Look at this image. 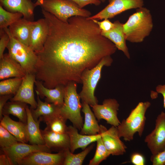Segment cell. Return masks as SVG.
I'll use <instances>...</instances> for the list:
<instances>
[{
	"label": "cell",
	"instance_id": "cell-26",
	"mask_svg": "<svg viewBox=\"0 0 165 165\" xmlns=\"http://www.w3.org/2000/svg\"><path fill=\"white\" fill-rule=\"evenodd\" d=\"M26 110L27 115V130L28 141L31 144L44 145L45 143L39 129L40 120L36 121L32 116L30 109L27 105Z\"/></svg>",
	"mask_w": 165,
	"mask_h": 165
},
{
	"label": "cell",
	"instance_id": "cell-24",
	"mask_svg": "<svg viewBox=\"0 0 165 165\" xmlns=\"http://www.w3.org/2000/svg\"><path fill=\"white\" fill-rule=\"evenodd\" d=\"M37 95V105L35 109L30 108L32 116L36 121H41L45 118L60 114V107L55 104L47 102H43L40 100L38 93Z\"/></svg>",
	"mask_w": 165,
	"mask_h": 165
},
{
	"label": "cell",
	"instance_id": "cell-37",
	"mask_svg": "<svg viewBox=\"0 0 165 165\" xmlns=\"http://www.w3.org/2000/svg\"><path fill=\"white\" fill-rule=\"evenodd\" d=\"M131 163L134 165H144L145 159L143 155L139 153L134 152L130 157Z\"/></svg>",
	"mask_w": 165,
	"mask_h": 165
},
{
	"label": "cell",
	"instance_id": "cell-17",
	"mask_svg": "<svg viewBox=\"0 0 165 165\" xmlns=\"http://www.w3.org/2000/svg\"><path fill=\"white\" fill-rule=\"evenodd\" d=\"M36 92L41 98L46 97V102L53 104L61 108L64 103L65 86L59 85L53 89L45 87L40 81L36 80Z\"/></svg>",
	"mask_w": 165,
	"mask_h": 165
},
{
	"label": "cell",
	"instance_id": "cell-11",
	"mask_svg": "<svg viewBox=\"0 0 165 165\" xmlns=\"http://www.w3.org/2000/svg\"><path fill=\"white\" fill-rule=\"evenodd\" d=\"M98 121L105 120L107 123L117 127L120 123L117 116L119 105L113 98L105 99L102 105L98 104L90 106Z\"/></svg>",
	"mask_w": 165,
	"mask_h": 165
},
{
	"label": "cell",
	"instance_id": "cell-27",
	"mask_svg": "<svg viewBox=\"0 0 165 165\" xmlns=\"http://www.w3.org/2000/svg\"><path fill=\"white\" fill-rule=\"evenodd\" d=\"M26 103L19 101H11L7 102L2 110V115H12L17 117L19 121L27 123V115Z\"/></svg>",
	"mask_w": 165,
	"mask_h": 165
},
{
	"label": "cell",
	"instance_id": "cell-34",
	"mask_svg": "<svg viewBox=\"0 0 165 165\" xmlns=\"http://www.w3.org/2000/svg\"><path fill=\"white\" fill-rule=\"evenodd\" d=\"M0 59L3 55L4 52L10 41V38L7 33L3 29H0Z\"/></svg>",
	"mask_w": 165,
	"mask_h": 165
},
{
	"label": "cell",
	"instance_id": "cell-25",
	"mask_svg": "<svg viewBox=\"0 0 165 165\" xmlns=\"http://www.w3.org/2000/svg\"><path fill=\"white\" fill-rule=\"evenodd\" d=\"M88 104L82 102V111L84 114V121L80 134L93 135L99 134L100 125L98 123L96 117Z\"/></svg>",
	"mask_w": 165,
	"mask_h": 165
},
{
	"label": "cell",
	"instance_id": "cell-1",
	"mask_svg": "<svg viewBox=\"0 0 165 165\" xmlns=\"http://www.w3.org/2000/svg\"><path fill=\"white\" fill-rule=\"evenodd\" d=\"M42 13L49 32L43 49L36 53L35 75L45 87L53 89L71 82L82 83L84 70L93 68L104 57L116 51L115 45L101 34L93 20L75 16L65 22L43 9Z\"/></svg>",
	"mask_w": 165,
	"mask_h": 165
},
{
	"label": "cell",
	"instance_id": "cell-16",
	"mask_svg": "<svg viewBox=\"0 0 165 165\" xmlns=\"http://www.w3.org/2000/svg\"><path fill=\"white\" fill-rule=\"evenodd\" d=\"M45 145L51 151L58 152L70 149L68 134L41 130Z\"/></svg>",
	"mask_w": 165,
	"mask_h": 165
},
{
	"label": "cell",
	"instance_id": "cell-9",
	"mask_svg": "<svg viewBox=\"0 0 165 165\" xmlns=\"http://www.w3.org/2000/svg\"><path fill=\"white\" fill-rule=\"evenodd\" d=\"M152 155L165 148V113L162 112L157 117L154 129L144 140Z\"/></svg>",
	"mask_w": 165,
	"mask_h": 165
},
{
	"label": "cell",
	"instance_id": "cell-12",
	"mask_svg": "<svg viewBox=\"0 0 165 165\" xmlns=\"http://www.w3.org/2000/svg\"><path fill=\"white\" fill-rule=\"evenodd\" d=\"M99 133L104 145L111 155H121L126 152L127 147L120 139L117 127L112 126L107 129L105 126L100 125Z\"/></svg>",
	"mask_w": 165,
	"mask_h": 165
},
{
	"label": "cell",
	"instance_id": "cell-28",
	"mask_svg": "<svg viewBox=\"0 0 165 165\" xmlns=\"http://www.w3.org/2000/svg\"><path fill=\"white\" fill-rule=\"evenodd\" d=\"M66 120L61 114L44 119L46 125L45 129L46 130L64 134L67 133L68 127L66 124Z\"/></svg>",
	"mask_w": 165,
	"mask_h": 165
},
{
	"label": "cell",
	"instance_id": "cell-7",
	"mask_svg": "<svg viewBox=\"0 0 165 165\" xmlns=\"http://www.w3.org/2000/svg\"><path fill=\"white\" fill-rule=\"evenodd\" d=\"M40 6L42 9L65 22H67L68 19L72 16L88 17L91 15L89 11L79 8L70 0H43Z\"/></svg>",
	"mask_w": 165,
	"mask_h": 165
},
{
	"label": "cell",
	"instance_id": "cell-36",
	"mask_svg": "<svg viewBox=\"0 0 165 165\" xmlns=\"http://www.w3.org/2000/svg\"><path fill=\"white\" fill-rule=\"evenodd\" d=\"M98 25L100 29L102 31H107L112 28L114 25V23L111 22L108 19H105L101 21H99L95 19H92Z\"/></svg>",
	"mask_w": 165,
	"mask_h": 165
},
{
	"label": "cell",
	"instance_id": "cell-30",
	"mask_svg": "<svg viewBox=\"0 0 165 165\" xmlns=\"http://www.w3.org/2000/svg\"><path fill=\"white\" fill-rule=\"evenodd\" d=\"M23 78L14 77L2 80L0 82V95L8 94L14 95L21 84Z\"/></svg>",
	"mask_w": 165,
	"mask_h": 165
},
{
	"label": "cell",
	"instance_id": "cell-14",
	"mask_svg": "<svg viewBox=\"0 0 165 165\" xmlns=\"http://www.w3.org/2000/svg\"><path fill=\"white\" fill-rule=\"evenodd\" d=\"M49 32L48 23L45 18L33 21L29 38V47L35 53L43 49Z\"/></svg>",
	"mask_w": 165,
	"mask_h": 165
},
{
	"label": "cell",
	"instance_id": "cell-10",
	"mask_svg": "<svg viewBox=\"0 0 165 165\" xmlns=\"http://www.w3.org/2000/svg\"><path fill=\"white\" fill-rule=\"evenodd\" d=\"M1 150L7 156L12 165H19L24 158L32 153L40 151L50 153L52 152L45 145H29L19 142L9 147L1 148Z\"/></svg>",
	"mask_w": 165,
	"mask_h": 165
},
{
	"label": "cell",
	"instance_id": "cell-38",
	"mask_svg": "<svg viewBox=\"0 0 165 165\" xmlns=\"http://www.w3.org/2000/svg\"><path fill=\"white\" fill-rule=\"evenodd\" d=\"M76 4L79 7L82 8L89 4H94L96 6H98L100 4L101 1L100 0H70Z\"/></svg>",
	"mask_w": 165,
	"mask_h": 165
},
{
	"label": "cell",
	"instance_id": "cell-18",
	"mask_svg": "<svg viewBox=\"0 0 165 165\" xmlns=\"http://www.w3.org/2000/svg\"><path fill=\"white\" fill-rule=\"evenodd\" d=\"M0 80L11 77H24L26 73L20 64L9 54L0 59Z\"/></svg>",
	"mask_w": 165,
	"mask_h": 165
},
{
	"label": "cell",
	"instance_id": "cell-20",
	"mask_svg": "<svg viewBox=\"0 0 165 165\" xmlns=\"http://www.w3.org/2000/svg\"><path fill=\"white\" fill-rule=\"evenodd\" d=\"M67 133L70 138V150L73 153L79 148H81L82 150H84L90 144L96 141L101 137L100 133L93 135L79 134L78 129L73 126L71 125L68 127Z\"/></svg>",
	"mask_w": 165,
	"mask_h": 165
},
{
	"label": "cell",
	"instance_id": "cell-15",
	"mask_svg": "<svg viewBox=\"0 0 165 165\" xmlns=\"http://www.w3.org/2000/svg\"><path fill=\"white\" fill-rule=\"evenodd\" d=\"M36 80L35 75L27 73L23 78L21 84L16 94L10 99L11 101H19L28 104L32 109H35L37 102L34 92V86Z\"/></svg>",
	"mask_w": 165,
	"mask_h": 165
},
{
	"label": "cell",
	"instance_id": "cell-43",
	"mask_svg": "<svg viewBox=\"0 0 165 165\" xmlns=\"http://www.w3.org/2000/svg\"><path fill=\"white\" fill-rule=\"evenodd\" d=\"M100 0L101 1V2H104L105 1V0Z\"/></svg>",
	"mask_w": 165,
	"mask_h": 165
},
{
	"label": "cell",
	"instance_id": "cell-35",
	"mask_svg": "<svg viewBox=\"0 0 165 165\" xmlns=\"http://www.w3.org/2000/svg\"><path fill=\"white\" fill-rule=\"evenodd\" d=\"M150 160L153 165H165V148L156 155H152Z\"/></svg>",
	"mask_w": 165,
	"mask_h": 165
},
{
	"label": "cell",
	"instance_id": "cell-19",
	"mask_svg": "<svg viewBox=\"0 0 165 165\" xmlns=\"http://www.w3.org/2000/svg\"><path fill=\"white\" fill-rule=\"evenodd\" d=\"M1 4L9 11L21 13L23 18L33 21L34 11L37 6L31 0H0Z\"/></svg>",
	"mask_w": 165,
	"mask_h": 165
},
{
	"label": "cell",
	"instance_id": "cell-13",
	"mask_svg": "<svg viewBox=\"0 0 165 165\" xmlns=\"http://www.w3.org/2000/svg\"><path fill=\"white\" fill-rule=\"evenodd\" d=\"M65 151L55 154L42 151L35 152L24 158L19 165H63Z\"/></svg>",
	"mask_w": 165,
	"mask_h": 165
},
{
	"label": "cell",
	"instance_id": "cell-23",
	"mask_svg": "<svg viewBox=\"0 0 165 165\" xmlns=\"http://www.w3.org/2000/svg\"><path fill=\"white\" fill-rule=\"evenodd\" d=\"M0 124L13 135L19 142L26 143L28 141L27 123L14 121L9 116L5 115L1 120Z\"/></svg>",
	"mask_w": 165,
	"mask_h": 165
},
{
	"label": "cell",
	"instance_id": "cell-31",
	"mask_svg": "<svg viewBox=\"0 0 165 165\" xmlns=\"http://www.w3.org/2000/svg\"><path fill=\"white\" fill-rule=\"evenodd\" d=\"M23 14L19 12H12L5 9L0 6V28H7L13 23L21 18Z\"/></svg>",
	"mask_w": 165,
	"mask_h": 165
},
{
	"label": "cell",
	"instance_id": "cell-4",
	"mask_svg": "<svg viewBox=\"0 0 165 165\" xmlns=\"http://www.w3.org/2000/svg\"><path fill=\"white\" fill-rule=\"evenodd\" d=\"M113 62L111 56L104 57L94 67L86 69L81 76L82 90L79 94L82 102H85L90 106L98 104V100L95 96L94 92L101 76V72L104 66H109Z\"/></svg>",
	"mask_w": 165,
	"mask_h": 165
},
{
	"label": "cell",
	"instance_id": "cell-40",
	"mask_svg": "<svg viewBox=\"0 0 165 165\" xmlns=\"http://www.w3.org/2000/svg\"><path fill=\"white\" fill-rule=\"evenodd\" d=\"M2 152L0 155V165H12L10 160L6 154L2 151Z\"/></svg>",
	"mask_w": 165,
	"mask_h": 165
},
{
	"label": "cell",
	"instance_id": "cell-42",
	"mask_svg": "<svg viewBox=\"0 0 165 165\" xmlns=\"http://www.w3.org/2000/svg\"><path fill=\"white\" fill-rule=\"evenodd\" d=\"M43 1V0H37L36 2L35 3L37 6H41L42 4Z\"/></svg>",
	"mask_w": 165,
	"mask_h": 165
},
{
	"label": "cell",
	"instance_id": "cell-32",
	"mask_svg": "<svg viewBox=\"0 0 165 165\" xmlns=\"http://www.w3.org/2000/svg\"><path fill=\"white\" fill-rule=\"evenodd\" d=\"M96 142L95 153L94 157L90 160L89 165H98L111 155L104 145L101 137Z\"/></svg>",
	"mask_w": 165,
	"mask_h": 165
},
{
	"label": "cell",
	"instance_id": "cell-39",
	"mask_svg": "<svg viewBox=\"0 0 165 165\" xmlns=\"http://www.w3.org/2000/svg\"><path fill=\"white\" fill-rule=\"evenodd\" d=\"M13 94L0 95V120L2 119L3 117L2 110L3 108L7 103V101L12 97Z\"/></svg>",
	"mask_w": 165,
	"mask_h": 165
},
{
	"label": "cell",
	"instance_id": "cell-2",
	"mask_svg": "<svg viewBox=\"0 0 165 165\" xmlns=\"http://www.w3.org/2000/svg\"><path fill=\"white\" fill-rule=\"evenodd\" d=\"M153 28L151 13L149 9L144 7L136 9L123 24L126 40L133 43L142 42L148 36Z\"/></svg>",
	"mask_w": 165,
	"mask_h": 165
},
{
	"label": "cell",
	"instance_id": "cell-3",
	"mask_svg": "<svg viewBox=\"0 0 165 165\" xmlns=\"http://www.w3.org/2000/svg\"><path fill=\"white\" fill-rule=\"evenodd\" d=\"M151 105L149 101L140 102L131 110L128 117L117 127L120 138L122 137L125 141H130L133 139L136 133L140 137L142 136L146 121L145 114Z\"/></svg>",
	"mask_w": 165,
	"mask_h": 165
},
{
	"label": "cell",
	"instance_id": "cell-5",
	"mask_svg": "<svg viewBox=\"0 0 165 165\" xmlns=\"http://www.w3.org/2000/svg\"><path fill=\"white\" fill-rule=\"evenodd\" d=\"M77 83L71 82L65 86L64 103L60 108V114L69 120L79 130L82 128L83 122L81 114L82 104L77 92Z\"/></svg>",
	"mask_w": 165,
	"mask_h": 165
},
{
	"label": "cell",
	"instance_id": "cell-29",
	"mask_svg": "<svg viewBox=\"0 0 165 165\" xmlns=\"http://www.w3.org/2000/svg\"><path fill=\"white\" fill-rule=\"evenodd\" d=\"M94 145L87 147L81 152L73 154L68 149L65 151L63 165H81L87 155L93 149Z\"/></svg>",
	"mask_w": 165,
	"mask_h": 165
},
{
	"label": "cell",
	"instance_id": "cell-22",
	"mask_svg": "<svg viewBox=\"0 0 165 165\" xmlns=\"http://www.w3.org/2000/svg\"><path fill=\"white\" fill-rule=\"evenodd\" d=\"M33 21L21 18L9 26V29L12 36L28 46Z\"/></svg>",
	"mask_w": 165,
	"mask_h": 165
},
{
	"label": "cell",
	"instance_id": "cell-41",
	"mask_svg": "<svg viewBox=\"0 0 165 165\" xmlns=\"http://www.w3.org/2000/svg\"><path fill=\"white\" fill-rule=\"evenodd\" d=\"M156 90L158 93L162 94L163 97V107L165 108V84L158 85L156 87Z\"/></svg>",
	"mask_w": 165,
	"mask_h": 165
},
{
	"label": "cell",
	"instance_id": "cell-33",
	"mask_svg": "<svg viewBox=\"0 0 165 165\" xmlns=\"http://www.w3.org/2000/svg\"><path fill=\"white\" fill-rule=\"evenodd\" d=\"M16 138L0 124V146L1 148H7L17 143Z\"/></svg>",
	"mask_w": 165,
	"mask_h": 165
},
{
	"label": "cell",
	"instance_id": "cell-21",
	"mask_svg": "<svg viewBox=\"0 0 165 165\" xmlns=\"http://www.w3.org/2000/svg\"><path fill=\"white\" fill-rule=\"evenodd\" d=\"M114 23L115 25L112 28L107 31H101V34L111 41L117 49L122 51L127 57L130 59V55L126 44L123 24L118 20Z\"/></svg>",
	"mask_w": 165,
	"mask_h": 165
},
{
	"label": "cell",
	"instance_id": "cell-8",
	"mask_svg": "<svg viewBox=\"0 0 165 165\" xmlns=\"http://www.w3.org/2000/svg\"><path fill=\"white\" fill-rule=\"evenodd\" d=\"M144 0H109L108 4L96 14L87 17L97 20L113 18L127 10L143 7Z\"/></svg>",
	"mask_w": 165,
	"mask_h": 165
},
{
	"label": "cell",
	"instance_id": "cell-6",
	"mask_svg": "<svg viewBox=\"0 0 165 165\" xmlns=\"http://www.w3.org/2000/svg\"><path fill=\"white\" fill-rule=\"evenodd\" d=\"M3 29L10 38V41L7 47L9 54L20 64L26 73L35 74L38 59L35 52L29 46L15 38L9 28Z\"/></svg>",
	"mask_w": 165,
	"mask_h": 165
}]
</instances>
